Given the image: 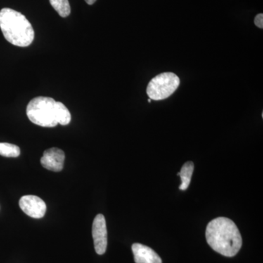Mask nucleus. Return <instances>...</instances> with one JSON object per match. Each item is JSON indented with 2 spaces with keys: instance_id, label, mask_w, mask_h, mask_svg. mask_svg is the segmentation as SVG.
Returning <instances> with one entry per match:
<instances>
[{
  "instance_id": "7",
  "label": "nucleus",
  "mask_w": 263,
  "mask_h": 263,
  "mask_svg": "<svg viewBox=\"0 0 263 263\" xmlns=\"http://www.w3.org/2000/svg\"><path fill=\"white\" fill-rule=\"evenodd\" d=\"M65 152L58 148H51L45 151L41 162L43 167L48 171L60 172L65 163Z\"/></svg>"
},
{
  "instance_id": "15",
  "label": "nucleus",
  "mask_w": 263,
  "mask_h": 263,
  "mask_svg": "<svg viewBox=\"0 0 263 263\" xmlns=\"http://www.w3.org/2000/svg\"><path fill=\"white\" fill-rule=\"evenodd\" d=\"M152 100H151V99H150V98H149V99H148V103H152Z\"/></svg>"
},
{
  "instance_id": "6",
  "label": "nucleus",
  "mask_w": 263,
  "mask_h": 263,
  "mask_svg": "<svg viewBox=\"0 0 263 263\" xmlns=\"http://www.w3.org/2000/svg\"><path fill=\"white\" fill-rule=\"evenodd\" d=\"M19 206L27 215L41 219L46 212V205L42 199L35 195H25L19 200Z\"/></svg>"
},
{
  "instance_id": "4",
  "label": "nucleus",
  "mask_w": 263,
  "mask_h": 263,
  "mask_svg": "<svg viewBox=\"0 0 263 263\" xmlns=\"http://www.w3.org/2000/svg\"><path fill=\"white\" fill-rule=\"evenodd\" d=\"M179 85V76L173 72H163L149 81L147 86V95L151 100H165L174 94Z\"/></svg>"
},
{
  "instance_id": "9",
  "label": "nucleus",
  "mask_w": 263,
  "mask_h": 263,
  "mask_svg": "<svg viewBox=\"0 0 263 263\" xmlns=\"http://www.w3.org/2000/svg\"><path fill=\"white\" fill-rule=\"evenodd\" d=\"M194 167H195V165H194L193 162H187L183 164L181 171L178 173V176H179L181 179V183L179 186L180 190L184 191V190H187L190 182H191Z\"/></svg>"
},
{
  "instance_id": "1",
  "label": "nucleus",
  "mask_w": 263,
  "mask_h": 263,
  "mask_svg": "<svg viewBox=\"0 0 263 263\" xmlns=\"http://www.w3.org/2000/svg\"><path fill=\"white\" fill-rule=\"evenodd\" d=\"M207 243L224 257H234L242 247L239 230L231 219L218 217L211 221L205 231Z\"/></svg>"
},
{
  "instance_id": "11",
  "label": "nucleus",
  "mask_w": 263,
  "mask_h": 263,
  "mask_svg": "<svg viewBox=\"0 0 263 263\" xmlns=\"http://www.w3.org/2000/svg\"><path fill=\"white\" fill-rule=\"evenodd\" d=\"M57 122L62 126L67 125L71 121V114L67 107L63 103L57 102Z\"/></svg>"
},
{
  "instance_id": "14",
  "label": "nucleus",
  "mask_w": 263,
  "mask_h": 263,
  "mask_svg": "<svg viewBox=\"0 0 263 263\" xmlns=\"http://www.w3.org/2000/svg\"><path fill=\"white\" fill-rule=\"evenodd\" d=\"M96 1L97 0H85V2H86V3L89 5L94 4Z\"/></svg>"
},
{
  "instance_id": "10",
  "label": "nucleus",
  "mask_w": 263,
  "mask_h": 263,
  "mask_svg": "<svg viewBox=\"0 0 263 263\" xmlns=\"http://www.w3.org/2000/svg\"><path fill=\"white\" fill-rule=\"evenodd\" d=\"M51 6L62 18L70 14L71 8L68 0H49Z\"/></svg>"
},
{
  "instance_id": "12",
  "label": "nucleus",
  "mask_w": 263,
  "mask_h": 263,
  "mask_svg": "<svg viewBox=\"0 0 263 263\" xmlns=\"http://www.w3.org/2000/svg\"><path fill=\"white\" fill-rule=\"evenodd\" d=\"M21 154L18 146L8 143H0V155L5 157H18Z\"/></svg>"
},
{
  "instance_id": "13",
  "label": "nucleus",
  "mask_w": 263,
  "mask_h": 263,
  "mask_svg": "<svg viewBox=\"0 0 263 263\" xmlns=\"http://www.w3.org/2000/svg\"><path fill=\"white\" fill-rule=\"evenodd\" d=\"M254 24L257 26V27H259V29L263 28V14L262 13H259V14H257L256 15L255 18H254Z\"/></svg>"
},
{
  "instance_id": "2",
  "label": "nucleus",
  "mask_w": 263,
  "mask_h": 263,
  "mask_svg": "<svg viewBox=\"0 0 263 263\" xmlns=\"http://www.w3.org/2000/svg\"><path fill=\"white\" fill-rule=\"evenodd\" d=\"M0 29L6 41L14 46L27 47L34 41L32 24L16 10L7 8L0 10Z\"/></svg>"
},
{
  "instance_id": "5",
  "label": "nucleus",
  "mask_w": 263,
  "mask_h": 263,
  "mask_svg": "<svg viewBox=\"0 0 263 263\" xmlns=\"http://www.w3.org/2000/svg\"><path fill=\"white\" fill-rule=\"evenodd\" d=\"M92 237L95 252L100 255L105 254L108 246V232L106 221L103 214L95 216L92 224Z\"/></svg>"
},
{
  "instance_id": "8",
  "label": "nucleus",
  "mask_w": 263,
  "mask_h": 263,
  "mask_svg": "<svg viewBox=\"0 0 263 263\" xmlns=\"http://www.w3.org/2000/svg\"><path fill=\"white\" fill-rule=\"evenodd\" d=\"M136 263H162V259L155 251L141 243L132 246Z\"/></svg>"
},
{
  "instance_id": "3",
  "label": "nucleus",
  "mask_w": 263,
  "mask_h": 263,
  "mask_svg": "<svg viewBox=\"0 0 263 263\" xmlns=\"http://www.w3.org/2000/svg\"><path fill=\"white\" fill-rule=\"evenodd\" d=\"M57 102L47 97L32 99L27 107V115L33 124L43 127H54L58 124Z\"/></svg>"
}]
</instances>
